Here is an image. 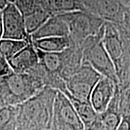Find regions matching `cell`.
Returning a JSON list of instances; mask_svg holds the SVG:
<instances>
[{
    "label": "cell",
    "instance_id": "obj_1",
    "mask_svg": "<svg viewBox=\"0 0 130 130\" xmlns=\"http://www.w3.org/2000/svg\"><path fill=\"white\" fill-rule=\"evenodd\" d=\"M57 90L46 86L17 106V130H51Z\"/></svg>",
    "mask_w": 130,
    "mask_h": 130
},
{
    "label": "cell",
    "instance_id": "obj_2",
    "mask_svg": "<svg viewBox=\"0 0 130 130\" xmlns=\"http://www.w3.org/2000/svg\"><path fill=\"white\" fill-rule=\"evenodd\" d=\"M46 87L43 77L34 68L25 73H11L0 77L1 106H18Z\"/></svg>",
    "mask_w": 130,
    "mask_h": 130
},
{
    "label": "cell",
    "instance_id": "obj_3",
    "mask_svg": "<svg viewBox=\"0 0 130 130\" xmlns=\"http://www.w3.org/2000/svg\"><path fill=\"white\" fill-rule=\"evenodd\" d=\"M104 30L99 34L88 37L83 43V62H86L103 77L119 86L116 68L102 43Z\"/></svg>",
    "mask_w": 130,
    "mask_h": 130
},
{
    "label": "cell",
    "instance_id": "obj_4",
    "mask_svg": "<svg viewBox=\"0 0 130 130\" xmlns=\"http://www.w3.org/2000/svg\"><path fill=\"white\" fill-rule=\"evenodd\" d=\"M59 15L68 25L71 43L82 44L87 38L99 34L105 28L106 21L87 11H74Z\"/></svg>",
    "mask_w": 130,
    "mask_h": 130
},
{
    "label": "cell",
    "instance_id": "obj_5",
    "mask_svg": "<svg viewBox=\"0 0 130 130\" xmlns=\"http://www.w3.org/2000/svg\"><path fill=\"white\" fill-rule=\"evenodd\" d=\"M101 77L102 75L89 64L83 62L79 69L65 81L68 91L67 96L79 101H90L93 88Z\"/></svg>",
    "mask_w": 130,
    "mask_h": 130
},
{
    "label": "cell",
    "instance_id": "obj_6",
    "mask_svg": "<svg viewBox=\"0 0 130 130\" xmlns=\"http://www.w3.org/2000/svg\"><path fill=\"white\" fill-rule=\"evenodd\" d=\"M51 130H85L83 122L68 97L57 90Z\"/></svg>",
    "mask_w": 130,
    "mask_h": 130
},
{
    "label": "cell",
    "instance_id": "obj_7",
    "mask_svg": "<svg viewBox=\"0 0 130 130\" xmlns=\"http://www.w3.org/2000/svg\"><path fill=\"white\" fill-rule=\"evenodd\" d=\"M3 20V39L30 41L25 28L24 15L14 2H10L2 11Z\"/></svg>",
    "mask_w": 130,
    "mask_h": 130
},
{
    "label": "cell",
    "instance_id": "obj_8",
    "mask_svg": "<svg viewBox=\"0 0 130 130\" xmlns=\"http://www.w3.org/2000/svg\"><path fill=\"white\" fill-rule=\"evenodd\" d=\"M87 12L106 22L119 24L126 12L119 0H80Z\"/></svg>",
    "mask_w": 130,
    "mask_h": 130
},
{
    "label": "cell",
    "instance_id": "obj_9",
    "mask_svg": "<svg viewBox=\"0 0 130 130\" xmlns=\"http://www.w3.org/2000/svg\"><path fill=\"white\" fill-rule=\"evenodd\" d=\"M102 43L114 64L118 77L122 67L124 48L120 34L115 24L110 22H105Z\"/></svg>",
    "mask_w": 130,
    "mask_h": 130
},
{
    "label": "cell",
    "instance_id": "obj_10",
    "mask_svg": "<svg viewBox=\"0 0 130 130\" xmlns=\"http://www.w3.org/2000/svg\"><path fill=\"white\" fill-rule=\"evenodd\" d=\"M119 89L116 86L114 95L106 111L98 114L97 118L91 125L85 130H116L119 125L121 116L119 106Z\"/></svg>",
    "mask_w": 130,
    "mask_h": 130
},
{
    "label": "cell",
    "instance_id": "obj_11",
    "mask_svg": "<svg viewBox=\"0 0 130 130\" xmlns=\"http://www.w3.org/2000/svg\"><path fill=\"white\" fill-rule=\"evenodd\" d=\"M123 43L122 67L118 75L119 86L130 85V10H126L120 23L115 24Z\"/></svg>",
    "mask_w": 130,
    "mask_h": 130
},
{
    "label": "cell",
    "instance_id": "obj_12",
    "mask_svg": "<svg viewBox=\"0 0 130 130\" xmlns=\"http://www.w3.org/2000/svg\"><path fill=\"white\" fill-rule=\"evenodd\" d=\"M116 85L110 79L102 76L94 87L90 101L98 113L106 110L116 91Z\"/></svg>",
    "mask_w": 130,
    "mask_h": 130
},
{
    "label": "cell",
    "instance_id": "obj_13",
    "mask_svg": "<svg viewBox=\"0 0 130 130\" xmlns=\"http://www.w3.org/2000/svg\"><path fill=\"white\" fill-rule=\"evenodd\" d=\"M12 70L16 73H25L39 63L36 48L30 41L22 50L8 60Z\"/></svg>",
    "mask_w": 130,
    "mask_h": 130
},
{
    "label": "cell",
    "instance_id": "obj_14",
    "mask_svg": "<svg viewBox=\"0 0 130 130\" xmlns=\"http://www.w3.org/2000/svg\"><path fill=\"white\" fill-rule=\"evenodd\" d=\"M69 35L70 30L67 23L59 14H54L30 36L31 40H36L48 37H69Z\"/></svg>",
    "mask_w": 130,
    "mask_h": 130
},
{
    "label": "cell",
    "instance_id": "obj_15",
    "mask_svg": "<svg viewBox=\"0 0 130 130\" xmlns=\"http://www.w3.org/2000/svg\"><path fill=\"white\" fill-rule=\"evenodd\" d=\"M32 45L39 51L49 53H61L71 46L69 37H48L31 40Z\"/></svg>",
    "mask_w": 130,
    "mask_h": 130
},
{
    "label": "cell",
    "instance_id": "obj_16",
    "mask_svg": "<svg viewBox=\"0 0 130 130\" xmlns=\"http://www.w3.org/2000/svg\"><path fill=\"white\" fill-rule=\"evenodd\" d=\"M47 8L52 15L86 11L80 0H47Z\"/></svg>",
    "mask_w": 130,
    "mask_h": 130
},
{
    "label": "cell",
    "instance_id": "obj_17",
    "mask_svg": "<svg viewBox=\"0 0 130 130\" xmlns=\"http://www.w3.org/2000/svg\"><path fill=\"white\" fill-rule=\"evenodd\" d=\"M69 99L74 106L76 111L83 124L85 129L88 128L96 119L98 114L90 103V101H79L74 99V98H70Z\"/></svg>",
    "mask_w": 130,
    "mask_h": 130
},
{
    "label": "cell",
    "instance_id": "obj_18",
    "mask_svg": "<svg viewBox=\"0 0 130 130\" xmlns=\"http://www.w3.org/2000/svg\"><path fill=\"white\" fill-rule=\"evenodd\" d=\"M52 14L46 9H38L30 14L25 15V24L26 31L29 36L37 31Z\"/></svg>",
    "mask_w": 130,
    "mask_h": 130
},
{
    "label": "cell",
    "instance_id": "obj_19",
    "mask_svg": "<svg viewBox=\"0 0 130 130\" xmlns=\"http://www.w3.org/2000/svg\"><path fill=\"white\" fill-rule=\"evenodd\" d=\"M17 106L0 107V130H17Z\"/></svg>",
    "mask_w": 130,
    "mask_h": 130
},
{
    "label": "cell",
    "instance_id": "obj_20",
    "mask_svg": "<svg viewBox=\"0 0 130 130\" xmlns=\"http://www.w3.org/2000/svg\"><path fill=\"white\" fill-rule=\"evenodd\" d=\"M30 41H20L12 39H2L0 41V54L9 60L19 51L25 47Z\"/></svg>",
    "mask_w": 130,
    "mask_h": 130
},
{
    "label": "cell",
    "instance_id": "obj_21",
    "mask_svg": "<svg viewBox=\"0 0 130 130\" xmlns=\"http://www.w3.org/2000/svg\"><path fill=\"white\" fill-rule=\"evenodd\" d=\"M14 3L24 16L38 9H48L47 0H14Z\"/></svg>",
    "mask_w": 130,
    "mask_h": 130
},
{
    "label": "cell",
    "instance_id": "obj_22",
    "mask_svg": "<svg viewBox=\"0 0 130 130\" xmlns=\"http://www.w3.org/2000/svg\"><path fill=\"white\" fill-rule=\"evenodd\" d=\"M119 106L121 116H130V86L119 88Z\"/></svg>",
    "mask_w": 130,
    "mask_h": 130
},
{
    "label": "cell",
    "instance_id": "obj_23",
    "mask_svg": "<svg viewBox=\"0 0 130 130\" xmlns=\"http://www.w3.org/2000/svg\"><path fill=\"white\" fill-rule=\"evenodd\" d=\"M13 72L9 64L8 60L0 54V77L5 76Z\"/></svg>",
    "mask_w": 130,
    "mask_h": 130
},
{
    "label": "cell",
    "instance_id": "obj_24",
    "mask_svg": "<svg viewBox=\"0 0 130 130\" xmlns=\"http://www.w3.org/2000/svg\"><path fill=\"white\" fill-rule=\"evenodd\" d=\"M10 2H12V0H0V11H2Z\"/></svg>",
    "mask_w": 130,
    "mask_h": 130
},
{
    "label": "cell",
    "instance_id": "obj_25",
    "mask_svg": "<svg viewBox=\"0 0 130 130\" xmlns=\"http://www.w3.org/2000/svg\"><path fill=\"white\" fill-rule=\"evenodd\" d=\"M4 32V27H3V20H2V11H0V41L2 39Z\"/></svg>",
    "mask_w": 130,
    "mask_h": 130
},
{
    "label": "cell",
    "instance_id": "obj_26",
    "mask_svg": "<svg viewBox=\"0 0 130 130\" xmlns=\"http://www.w3.org/2000/svg\"><path fill=\"white\" fill-rule=\"evenodd\" d=\"M121 5L126 10H130V0H119Z\"/></svg>",
    "mask_w": 130,
    "mask_h": 130
},
{
    "label": "cell",
    "instance_id": "obj_27",
    "mask_svg": "<svg viewBox=\"0 0 130 130\" xmlns=\"http://www.w3.org/2000/svg\"><path fill=\"white\" fill-rule=\"evenodd\" d=\"M1 106H1V103H0V107H1Z\"/></svg>",
    "mask_w": 130,
    "mask_h": 130
}]
</instances>
